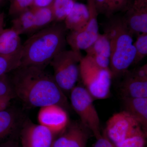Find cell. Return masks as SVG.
I'll use <instances>...</instances> for the list:
<instances>
[{
  "label": "cell",
  "mask_w": 147,
  "mask_h": 147,
  "mask_svg": "<svg viewBox=\"0 0 147 147\" xmlns=\"http://www.w3.org/2000/svg\"><path fill=\"white\" fill-rule=\"evenodd\" d=\"M10 79L13 95L27 108L57 105L64 108L68 105L65 94L45 68L20 66Z\"/></svg>",
  "instance_id": "cell-1"
},
{
  "label": "cell",
  "mask_w": 147,
  "mask_h": 147,
  "mask_svg": "<svg viewBox=\"0 0 147 147\" xmlns=\"http://www.w3.org/2000/svg\"><path fill=\"white\" fill-rule=\"evenodd\" d=\"M67 30L63 22H54L32 34L22 45L20 66L45 68L65 50Z\"/></svg>",
  "instance_id": "cell-2"
},
{
  "label": "cell",
  "mask_w": 147,
  "mask_h": 147,
  "mask_svg": "<svg viewBox=\"0 0 147 147\" xmlns=\"http://www.w3.org/2000/svg\"><path fill=\"white\" fill-rule=\"evenodd\" d=\"M104 28V34L110 41L111 56L110 69L112 77L123 75L133 64L135 56L133 35L122 17H113Z\"/></svg>",
  "instance_id": "cell-3"
},
{
  "label": "cell",
  "mask_w": 147,
  "mask_h": 147,
  "mask_svg": "<svg viewBox=\"0 0 147 147\" xmlns=\"http://www.w3.org/2000/svg\"><path fill=\"white\" fill-rule=\"evenodd\" d=\"M79 71L84 87L94 99L108 97L113 78L110 69L100 67L90 57L86 55L81 61Z\"/></svg>",
  "instance_id": "cell-4"
},
{
  "label": "cell",
  "mask_w": 147,
  "mask_h": 147,
  "mask_svg": "<svg viewBox=\"0 0 147 147\" xmlns=\"http://www.w3.org/2000/svg\"><path fill=\"white\" fill-rule=\"evenodd\" d=\"M83 57L79 51L64 50L50 62L54 70V79L65 94H69L76 86L79 77L80 63Z\"/></svg>",
  "instance_id": "cell-5"
},
{
  "label": "cell",
  "mask_w": 147,
  "mask_h": 147,
  "mask_svg": "<svg viewBox=\"0 0 147 147\" xmlns=\"http://www.w3.org/2000/svg\"><path fill=\"white\" fill-rule=\"evenodd\" d=\"M69 94L72 108L79 116L81 123L97 138L101 135L100 119L93 104V98L81 86H75Z\"/></svg>",
  "instance_id": "cell-6"
},
{
  "label": "cell",
  "mask_w": 147,
  "mask_h": 147,
  "mask_svg": "<svg viewBox=\"0 0 147 147\" xmlns=\"http://www.w3.org/2000/svg\"><path fill=\"white\" fill-rule=\"evenodd\" d=\"M105 133L115 146L147 135L141 124L126 111L114 114L106 123Z\"/></svg>",
  "instance_id": "cell-7"
},
{
  "label": "cell",
  "mask_w": 147,
  "mask_h": 147,
  "mask_svg": "<svg viewBox=\"0 0 147 147\" xmlns=\"http://www.w3.org/2000/svg\"><path fill=\"white\" fill-rule=\"evenodd\" d=\"M89 19L86 25L81 30L70 31L66 36L67 43L71 50L81 52L90 47L99 35L98 13L93 0H87Z\"/></svg>",
  "instance_id": "cell-8"
},
{
  "label": "cell",
  "mask_w": 147,
  "mask_h": 147,
  "mask_svg": "<svg viewBox=\"0 0 147 147\" xmlns=\"http://www.w3.org/2000/svg\"><path fill=\"white\" fill-rule=\"evenodd\" d=\"M56 134L50 129L30 120L21 125L20 132L21 147H52Z\"/></svg>",
  "instance_id": "cell-9"
},
{
  "label": "cell",
  "mask_w": 147,
  "mask_h": 147,
  "mask_svg": "<svg viewBox=\"0 0 147 147\" xmlns=\"http://www.w3.org/2000/svg\"><path fill=\"white\" fill-rule=\"evenodd\" d=\"M37 117L39 124L49 129L56 134L63 131L68 124L67 113L64 108L59 105H50L41 107Z\"/></svg>",
  "instance_id": "cell-10"
},
{
  "label": "cell",
  "mask_w": 147,
  "mask_h": 147,
  "mask_svg": "<svg viewBox=\"0 0 147 147\" xmlns=\"http://www.w3.org/2000/svg\"><path fill=\"white\" fill-rule=\"evenodd\" d=\"M89 131L81 122L68 124L55 137L52 147H86Z\"/></svg>",
  "instance_id": "cell-11"
},
{
  "label": "cell",
  "mask_w": 147,
  "mask_h": 147,
  "mask_svg": "<svg viewBox=\"0 0 147 147\" xmlns=\"http://www.w3.org/2000/svg\"><path fill=\"white\" fill-rule=\"evenodd\" d=\"M124 74L120 87L122 98H147V79L139 77L133 71L127 70Z\"/></svg>",
  "instance_id": "cell-12"
},
{
  "label": "cell",
  "mask_w": 147,
  "mask_h": 147,
  "mask_svg": "<svg viewBox=\"0 0 147 147\" xmlns=\"http://www.w3.org/2000/svg\"><path fill=\"white\" fill-rule=\"evenodd\" d=\"M98 65L102 68L110 69L111 49L110 41L106 35L99 34L92 45L85 50Z\"/></svg>",
  "instance_id": "cell-13"
},
{
  "label": "cell",
  "mask_w": 147,
  "mask_h": 147,
  "mask_svg": "<svg viewBox=\"0 0 147 147\" xmlns=\"http://www.w3.org/2000/svg\"><path fill=\"white\" fill-rule=\"evenodd\" d=\"M125 13L122 18L131 34L147 33V6L138 8L132 6Z\"/></svg>",
  "instance_id": "cell-14"
},
{
  "label": "cell",
  "mask_w": 147,
  "mask_h": 147,
  "mask_svg": "<svg viewBox=\"0 0 147 147\" xmlns=\"http://www.w3.org/2000/svg\"><path fill=\"white\" fill-rule=\"evenodd\" d=\"M89 16L87 5L76 2L63 22L66 29L70 31L79 30L86 25Z\"/></svg>",
  "instance_id": "cell-15"
},
{
  "label": "cell",
  "mask_w": 147,
  "mask_h": 147,
  "mask_svg": "<svg viewBox=\"0 0 147 147\" xmlns=\"http://www.w3.org/2000/svg\"><path fill=\"white\" fill-rule=\"evenodd\" d=\"M122 98L125 111L136 119L147 132V98Z\"/></svg>",
  "instance_id": "cell-16"
},
{
  "label": "cell",
  "mask_w": 147,
  "mask_h": 147,
  "mask_svg": "<svg viewBox=\"0 0 147 147\" xmlns=\"http://www.w3.org/2000/svg\"><path fill=\"white\" fill-rule=\"evenodd\" d=\"M98 14L108 18L116 13L126 12L133 5V0H93Z\"/></svg>",
  "instance_id": "cell-17"
},
{
  "label": "cell",
  "mask_w": 147,
  "mask_h": 147,
  "mask_svg": "<svg viewBox=\"0 0 147 147\" xmlns=\"http://www.w3.org/2000/svg\"><path fill=\"white\" fill-rule=\"evenodd\" d=\"M19 123L18 114L14 110L7 108L0 111V144L8 140L7 138L16 131Z\"/></svg>",
  "instance_id": "cell-18"
},
{
  "label": "cell",
  "mask_w": 147,
  "mask_h": 147,
  "mask_svg": "<svg viewBox=\"0 0 147 147\" xmlns=\"http://www.w3.org/2000/svg\"><path fill=\"white\" fill-rule=\"evenodd\" d=\"M22 44L19 35L11 28L4 29L0 34V56H11L21 50Z\"/></svg>",
  "instance_id": "cell-19"
},
{
  "label": "cell",
  "mask_w": 147,
  "mask_h": 147,
  "mask_svg": "<svg viewBox=\"0 0 147 147\" xmlns=\"http://www.w3.org/2000/svg\"><path fill=\"white\" fill-rule=\"evenodd\" d=\"M11 28L19 35L34 33V17L32 8L14 17L11 21Z\"/></svg>",
  "instance_id": "cell-20"
},
{
  "label": "cell",
  "mask_w": 147,
  "mask_h": 147,
  "mask_svg": "<svg viewBox=\"0 0 147 147\" xmlns=\"http://www.w3.org/2000/svg\"><path fill=\"white\" fill-rule=\"evenodd\" d=\"M32 8L34 13V33L55 22L53 4L49 6Z\"/></svg>",
  "instance_id": "cell-21"
},
{
  "label": "cell",
  "mask_w": 147,
  "mask_h": 147,
  "mask_svg": "<svg viewBox=\"0 0 147 147\" xmlns=\"http://www.w3.org/2000/svg\"><path fill=\"white\" fill-rule=\"evenodd\" d=\"M75 2V0H55L53 8L55 22H63Z\"/></svg>",
  "instance_id": "cell-22"
},
{
  "label": "cell",
  "mask_w": 147,
  "mask_h": 147,
  "mask_svg": "<svg viewBox=\"0 0 147 147\" xmlns=\"http://www.w3.org/2000/svg\"><path fill=\"white\" fill-rule=\"evenodd\" d=\"M21 50L11 56H0V78L20 66Z\"/></svg>",
  "instance_id": "cell-23"
},
{
  "label": "cell",
  "mask_w": 147,
  "mask_h": 147,
  "mask_svg": "<svg viewBox=\"0 0 147 147\" xmlns=\"http://www.w3.org/2000/svg\"><path fill=\"white\" fill-rule=\"evenodd\" d=\"M133 45L135 49V56L132 65H136L147 56V33L138 35Z\"/></svg>",
  "instance_id": "cell-24"
},
{
  "label": "cell",
  "mask_w": 147,
  "mask_h": 147,
  "mask_svg": "<svg viewBox=\"0 0 147 147\" xmlns=\"http://www.w3.org/2000/svg\"><path fill=\"white\" fill-rule=\"evenodd\" d=\"M34 0H9V14L16 17L32 7Z\"/></svg>",
  "instance_id": "cell-25"
},
{
  "label": "cell",
  "mask_w": 147,
  "mask_h": 147,
  "mask_svg": "<svg viewBox=\"0 0 147 147\" xmlns=\"http://www.w3.org/2000/svg\"><path fill=\"white\" fill-rule=\"evenodd\" d=\"M6 95L14 96L10 79L7 75L0 78V96Z\"/></svg>",
  "instance_id": "cell-26"
},
{
  "label": "cell",
  "mask_w": 147,
  "mask_h": 147,
  "mask_svg": "<svg viewBox=\"0 0 147 147\" xmlns=\"http://www.w3.org/2000/svg\"><path fill=\"white\" fill-rule=\"evenodd\" d=\"M94 147H116L104 132L97 138Z\"/></svg>",
  "instance_id": "cell-27"
},
{
  "label": "cell",
  "mask_w": 147,
  "mask_h": 147,
  "mask_svg": "<svg viewBox=\"0 0 147 147\" xmlns=\"http://www.w3.org/2000/svg\"><path fill=\"white\" fill-rule=\"evenodd\" d=\"M13 97V95L0 96V111L7 108Z\"/></svg>",
  "instance_id": "cell-28"
},
{
  "label": "cell",
  "mask_w": 147,
  "mask_h": 147,
  "mask_svg": "<svg viewBox=\"0 0 147 147\" xmlns=\"http://www.w3.org/2000/svg\"><path fill=\"white\" fill-rule=\"evenodd\" d=\"M55 0H34L32 7H41L52 5Z\"/></svg>",
  "instance_id": "cell-29"
},
{
  "label": "cell",
  "mask_w": 147,
  "mask_h": 147,
  "mask_svg": "<svg viewBox=\"0 0 147 147\" xmlns=\"http://www.w3.org/2000/svg\"><path fill=\"white\" fill-rule=\"evenodd\" d=\"M0 147H21L17 142L12 139H8L0 144Z\"/></svg>",
  "instance_id": "cell-30"
},
{
  "label": "cell",
  "mask_w": 147,
  "mask_h": 147,
  "mask_svg": "<svg viewBox=\"0 0 147 147\" xmlns=\"http://www.w3.org/2000/svg\"><path fill=\"white\" fill-rule=\"evenodd\" d=\"M134 7L142 8L147 6V0H133Z\"/></svg>",
  "instance_id": "cell-31"
},
{
  "label": "cell",
  "mask_w": 147,
  "mask_h": 147,
  "mask_svg": "<svg viewBox=\"0 0 147 147\" xmlns=\"http://www.w3.org/2000/svg\"><path fill=\"white\" fill-rule=\"evenodd\" d=\"M4 20L5 14L4 13L2 12L0 13V34L2 32L3 30L4 29Z\"/></svg>",
  "instance_id": "cell-32"
},
{
  "label": "cell",
  "mask_w": 147,
  "mask_h": 147,
  "mask_svg": "<svg viewBox=\"0 0 147 147\" xmlns=\"http://www.w3.org/2000/svg\"><path fill=\"white\" fill-rule=\"evenodd\" d=\"M5 1V0H0V5H1V4H2Z\"/></svg>",
  "instance_id": "cell-33"
}]
</instances>
